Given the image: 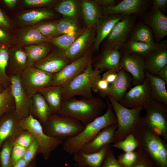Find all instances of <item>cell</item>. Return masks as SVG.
Instances as JSON below:
<instances>
[{"mask_svg": "<svg viewBox=\"0 0 167 167\" xmlns=\"http://www.w3.org/2000/svg\"><path fill=\"white\" fill-rule=\"evenodd\" d=\"M107 109L103 115L99 116L85 125L83 130L76 135L64 140L63 150L70 154L79 151L86 143L92 140L105 127L117 122L115 114L107 98Z\"/></svg>", "mask_w": 167, "mask_h": 167, "instance_id": "obj_1", "label": "cell"}, {"mask_svg": "<svg viewBox=\"0 0 167 167\" xmlns=\"http://www.w3.org/2000/svg\"><path fill=\"white\" fill-rule=\"evenodd\" d=\"M106 107L104 101L98 97L80 100L73 97L62 101L57 113L73 118L86 125L100 116Z\"/></svg>", "mask_w": 167, "mask_h": 167, "instance_id": "obj_2", "label": "cell"}, {"mask_svg": "<svg viewBox=\"0 0 167 167\" xmlns=\"http://www.w3.org/2000/svg\"><path fill=\"white\" fill-rule=\"evenodd\" d=\"M133 134L138 142L137 148L144 152L158 167H167V142L139 125Z\"/></svg>", "mask_w": 167, "mask_h": 167, "instance_id": "obj_3", "label": "cell"}, {"mask_svg": "<svg viewBox=\"0 0 167 167\" xmlns=\"http://www.w3.org/2000/svg\"><path fill=\"white\" fill-rule=\"evenodd\" d=\"M106 96L114 110L118 125L114 134L113 143L123 140L130 134L133 133L138 125L141 113L144 107L139 106L128 108L110 96Z\"/></svg>", "mask_w": 167, "mask_h": 167, "instance_id": "obj_4", "label": "cell"}, {"mask_svg": "<svg viewBox=\"0 0 167 167\" xmlns=\"http://www.w3.org/2000/svg\"><path fill=\"white\" fill-rule=\"evenodd\" d=\"M146 113L138 125L167 142V105L151 98L144 106Z\"/></svg>", "mask_w": 167, "mask_h": 167, "instance_id": "obj_5", "label": "cell"}, {"mask_svg": "<svg viewBox=\"0 0 167 167\" xmlns=\"http://www.w3.org/2000/svg\"><path fill=\"white\" fill-rule=\"evenodd\" d=\"M100 71L94 70L90 62L86 69L70 83L62 87V100L65 101L77 96L89 99L94 97L92 88L101 76Z\"/></svg>", "mask_w": 167, "mask_h": 167, "instance_id": "obj_6", "label": "cell"}, {"mask_svg": "<svg viewBox=\"0 0 167 167\" xmlns=\"http://www.w3.org/2000/svg\"><path fill=\"white\" fill-rule=\"evenodd\" d=\"M18 125L23 130H27L34 136L39 145L37 153L41 154L46 161L51 153L64 141L58 138L50 136L43 130L40 122L31 114L28 117L17 121Z\"/></svg>", "mask_w": 167, "mask_h": 167, "instance_id": "obj_7", "label": "cell"}, {"mask_svg": "<svg viewBox=\"0 0 167 167\" xmlns=\"http://www.w3.org/2000/svg\"><path fill=\"white\" fill-rule=\"evenodd\" d=\"M52 113L49 117L45 132L48 135L64 141L74 137L84 129L85 125L71 117Z\"/></svg>", "mask_w": 167, "mask_h": 167, "instance_id": "obj_8", "label": "cell"}, {"mask_svg": "<svg viewBox=\"0 0 167 167\" xmlns=\"http://www.w3.org/2000/svg\"><path fill=\"white\" fill-rule=\"evenodd\" d=\"M54 74L33 66L27 67L20 75L22 86L32 97L39 90L51 85Z\"/></svg>", "mask_w": 167, "mask_h": 167, "instance_id": "obj_9", "label": "cell"}, {"mask_svg": "<svg viewBox=\"0 0 167 167\" xmlns=\"http://www.w3.org/2000/svg\"><path fill=\"white\" fill-rule=\"evenodd\" d=\"M136 20L134 15H130L118 21L105 39L104 48L121 49L127 41Z\"/></svg>", "mask_w": 167, "mask_h": 167, "instance_id": "obj_10", "label": "cell"}, {"mask_svg": "<svg viewBox=\"0 0 167 167\" xmlns=\"http://www.w3.org/2000/svg\"><path fill=\"white\" fill-rule=\"evenodd\" d=\"M9 77L10 86L15 104L13 113L18 120L31 114L32 97L23 88L20 81V75H13Z\"/></svg>", "mask_w": 167, "mask_h": 167, "instance_id": "obj_11", "label": "cell"}, {"mask_svg": "<svg viewBox=\"0 0 167 167\" xmlns=\"http://www.w3.org/2000/svg\"><path fill=\"white\" fill-rule=\"evenodd\" d=\"M92 51L88 50L82 56L70 63L54 74L51 85L64 87L83 72L91 62Z\"/></svg>", "mask_w": 167, "mask_h": 167, "instance_id": "obj_12", "label": "cell"}, {"mask_svg": "<svg viewBox=\"0 0 167 167\" xmlns=\"http://www.w3.org/2000/svg\"><path fill=\"white\" fill-rule=\"evenodd\" d=\"M152 98L148 81L145 78L141 84L135 86L123 96L119 102L129 108L143 107Z\"/></svg>", "mask_w": 167, "mask_h": 167, "instance_id": "obj_13", "label": "cell"}, {"mask_svg": "<svg viewBox=\"0 0 167 167\" xmlns=\"http://www.w3.org/2000/svg\"><path fill=\"white\" fill-rule=\"evenodd\" d=\"M120 68L132 76V83L135 86L141 84L145 78L144 58L135 54L122 53Z\"/></svg>", "mask_w": 167, "mask_h": 167, "instance_id": "obj_14", "label": "cell"}, {"mask_svg": "<svg viewBox=\"0 0 167 167\" xmlns=\"http://www.w3.org/2000/svg\"><path fill=\"white\" fill-rule=\"evenodd\" d=\"M148 0H123L116 5L102 7L103 15L119 14L124 15H135L145 11L149 6Z\"/></svg>", "mask_w": 167, "mask_h": 167, "instance_id": "obj_15", "label": "cell"}, {"mask_svg": "<svg viewBox=\"0 0 167 167\" xmlns=\"http://www.w3.org/2000/svg\"><path fill=\"white\" fill-rule=\"evenodd\" d=\"M96 35L95 29L87 28L75 40L64 53L68 59L71 62L82 56L89 49L94 43Z\"/></svg>", "mask_w": 167, "mask_h": 167, "instance_id": "obj_16", "label": "cell"}, {"mask_svg": "<svg viewBox=\"0 0 167 167\" xmlns=\"http://www.w3.org/2000/svg\"><path fill=\"white\" fill-rule=\"evenodd\" d=\"M70 62L64 52L58 48L50 52L32 66L54 74L60 71Z\"/></svg>", "mask_w": 167, "mask_h": 167, "instance_id": "obj_17", "label": "cell"}, {"mask_svg": "<svg viewBox=\"0 0 167 167\" xmlns=\"http://www.w3.org/2000/svg\"><path fill=\"white\" fill-rule=\"evenodd\" d=\"M118 126L116 123L105 127L92 140L84 145L79 150L85 153H93L107 145L113 143Z\"/></svg>", "mask_w": 167, "mask_h": 167, "instance_id": "obj_18", "label": "cell"}, {"mask_svg": "<svg viewBox=\"0 0 167 167\" xmlns=\"http://www.w3.org/2000/svg\"><path fill=\"white\" fill-rule=\"evenodd\" d=\"M125 15L119 14L103 15L97 22L93 49L97 51L101 42L107 37L115 25Z\"/></svg>", "mask_w": 167, "mask_h": 167, "instance_id": "obj_19", "label": "cell"}, {"mask_svg": "<svg viewBox=\"0 0 167 167\" xmlns=\"http://www.w3.org/2000/svg\"><path fill=\"white\" fill-rule=\"evenodd\" d=\"M144 60L145 70L152 75H157L159 71L167 65L166 43L159 44L158 47Z\"/></svg>", "mask_w": 167, "mask_h": 167, "instance_id": "obj_20", "label": "cell"}, {"mask_svg": "<svg viewBox=\"0 0 167 167\" xmlns=\"http://www.w3.org/2000/svg\"><path fill=\"white\" fill-rule=\"evenodd\" d=\"M111 148L110 144H108L93 153H85L79 150L73 154V159L78 165L100 167Z\"/></svg>", "mask_w": 167, "mask_h": 167, "instance_id": "obj_21", "label": "cell"}, {"mask_svg": "<svg viewBox=\"0 0 167 167\" xmlns=\"http://www.w3.org/2000/svg\"><path fill=\"white\" fill-rule=\"evenodd\" d=\"M152 9L144 23L152 29L155 39L159 41L167 34V16L161 10Z\"/></svg>", "mask_w": 167, "mask_h": 167, "instance_id": "obj_22", "label": "cell"}, {"mask_svg": "<svg viewBox=\"0 0 167 167\" xmlns=\"http://www.w3.org/2000/svg\"><path fill=\"white\" fill-rule=\"evenodd\" d=\"M132 83V78L129 73L121 68L116 78L109 85L104 97L109 95L119 102L131 87Z\"/></svg>", "mask_w": 167, "mask_h": 167, "instance_id": "obj_23", "label": "cell"}, {"mask_svg": "<svg viewBox=\"0 0 167 167\" xmlns=\"http://www.w3.org/2000/svg\"><path fill=\"white\" fill-rule=\"evenodd\" d=\"M122 53L119 50L104 48L95 63L93 69L101 72L105 70L115 69L119 71Z\"/></svg>", "mask_w": 167, "mask_h": 167, "instance_id": "obj_24", "label": "cell"}, {"mask_svg": "<svg viewBox=\"0 0 167 167\" xmlns=\"http://www.w3.org/2000/svg\"><path fill=\"white\" fill-rule=\"evenodd\" d=\"M82 16L87 28L95 29L96 24L102 17V7L96 0H83L80 2Z\"/></svg>", "mask_w": 167, "mask_h": 167, "instance_id": "obj_25", "label": "cell"}, {"mask_svg": "<svg viewBox=\"0 0 167 167\" xmlns=\"http://www.w3.org/2000/svg\"><path fill=\"white\" fill-rule=\"evenodd\" d=\"M149 82L150 95L154 100L167 105V91L165 82L157 75L145 71Z\"/></svg>", "mask_w": 167, "mask_h": 167, "instance_id": "obj_26", "label": "cell"}, {"mask_svg": "<svg viewBox=\"0 0 167 167\" xmlns=\"http://www.w3.org/2000/svg\"><path fill=\"white\" fill-rule=\"evenodd\" d=\"M37 92L44 97L52 113L58 112L62 101V87L50 85L39 90Z\"/></svg>", "mask_w": 167, "mask_h": 167, "instance_id": "obj_27", "label": "cell"}, {"mask_svg": "<svg viewBox=\"0 0 167 167\" xmlns=\"http://www.w3.org/2000/svg\"><path fill=\"white\" fill-rule=\"evenodd\" d=\"M17 121L13 112L0 119V148L8 138L23 130L18 125Z\"/></svg>", "mask_w": 167, "mask_h": 167, "instance_id": "obj_28", "label": "cell"}, {"mask_svg": "<svg viewBox=\"0 0 167 167\" xmlns=\"http://www.w3.org/2000/svg\"><path fill=\"white\" fill-rule=\"evenodd\" d=\"M32 113L45 125L48 118L52 113L44 97L38 92L32 97L31 114Z\"/></svg>", "mask_w": 167, "mask_h": 167, "instance_id": "obj_29", "label": "cell"}, {"mask_svg": "<svg viewBox=\"0 0 167 167\" xmlns=\"http://www.w3.org/2000/svg\"><path fill=\"white\" fill-rule=\"evenodd\" d=\"M28 56L24 49L21 48L9 49L8 64L13 70V75H20L26 67Z\"/></svg>", "mask_w": 167, "mask_h": 167, "instance_id": "obj_30", "label": "cell"}, {"mask_svg": "<svg viewBox=\"0 0 167 167\" xmlns=\"http://www.w3.org/2000/svg\"><path fill=\"white\" fill-rule=\"evenodd\" d=\"M159 44H147L130 40L127 41L123 45L121 53L139 55L143 58L154 51L159 46Z\"/></svg>", "mask_w": 167, "mask_h": 167, "instance_id": "obj_31", "label": "cell"}, {"mask_svg": "<svg viewBox=\"0 0 167 167\" xmlns=\"http://www.w3.org/2000/svg\"><path fill=\"white\" fill-rule=\"evenodd\" d=\"M18 41L20 44L25 46L51 42L52 39L44 36L33 28L21 32L19 36Z\"/></svg>", "mask_w": 167, "mask_h": 167, "instance_id": "obj_32", "label": "cell"}, {"mask_svg": "<svg viewBox=\"0 0 167 167\" xmlns=\"http://www.w3.org/2000/svg\"><path fill=\"white\" fill-rule=\"evenodd\" d=\"M24 49L28 56L26 67L32 66L50 52V46L46 43L24 46Z\"/></svg>", "mask_w": 167, "mask_h": 167, "instance_id": "obj_33", "label": "cell"}, {"mask_svg": "<svg viewBox=\"0 0 167 167\" xmlns=\"http://www.w3.org/2000/svg\"><path fill=\"white\" fill-rule=\"evenodd\" d=\"M54 16L51 11L45 10H33L23 12L18 17L20 22L25 25H32Z\"/></svg>", "mask_w": 167, "mask_h": 167, "instance_id": "obj_34", "label": "cell"}, {"mask_svg": "<svg viewBox=\"0 0 167 167\" xmlns=\"http://www.w3.org/2000/svg\"><path fill=\"white\" fill-rule=\"evenodd\" d=\"M129 39L130 40L147 44H154L153 34L152 29L145 23L137 26L131 32Z\"/></svg>", "mask_w": 167, "mask_h": 167, "instance_id": "obj_35", "label": "cell"}, {"mask_svg": "<svg viewBox=\"0 0 167 167\" xmlns=\"http://www.w3.org/2000/svg\"><path fill=\"white\" fill-rule=\"evenodd\" d=\"M9 58V47L0 45V84L5 89L11 84L9 77L6 72Z\"/></svg>", "mask_w": 167, "mask_h": 167, "instance_id": "obj_36", "label": "cell"}, {"mask_svg": "<svg viewBox=\"0 0 167 167\" xmlns=\"http://www.w3.org/2000/svg\"><path fill=\"white\" fill-rule=\"evenodd\" d=\"M78 5L75 0H65L61 1L55 7V10L64 17L77 21Z\"/></svg>", "mask_w": 167, "mask_h": 167, "instance_id": "obj_37", "label": "cell"}, {"mask_svg": "<svg viewBox=\"0 0 167 167\" xmlns=\"http://www.w3.org/2000/svg\"><path fill=\"white\" fill-rule=\"evenodd\" d=\"M84 30L80 29L75 32L59 36L52 39L51 42L64 52L71 46Z\"/></svg>", "mask_w": 167, "mask_h": 167, "instance_id": "obj_38", "label": "cell"}, {"mask_svg": "<svg viewBox=\"0 0 167 167\" xmlns=\"http://www.w3.org/2000/svg\"><path fill=\"white\" fill-rule=\"evenodd\" d=\"M19 133L9 137L2 144L0 152L1 167H11V159L13 148L15 139Z\"/></svg>", "mask_w": 167, "mask_h": 167, "instance_id": "obj_39", "label": "cell"}, {"mask_svg": "<svg viewBox=\"0 0 167 167\" xmlns=\"http://www.w3.org/2000/svg\"><path fill=\"white\" fill-rule=\"evenodd\" d=\"M111 146L120 149L124 152L136 150L139 146L137 139L133 134H131L123 140L110 144Z\"/></svg>", "mask_w": 167, "mask_h": 167, "instance_id": "obj_40", "label": "cell"}, {"mask_svg": "<svg viewBox=\"0 0 167 167\" xmlns=\"http://www.w3.org/2000/svg\"><path fill=\"white\" fill-rule=\"evenodd\" d=\"M57 28L60 34H65L79 30L77 21L64 17L57 22Z\"/></svg>", "mask_w": 167, "mask_h": 167, "instance_id": "obj_41", "label": "cell"}, {"mask_svg": "<svg viewBox=\"0 0 167 167\" xmlns=\"http://www.w3.org/2000/svg\"><path fill=\"white\" fill-rule=\"evenodd\" d=\"M14 103L10 86L0 93V117L9 110Z\"/></svg>", "mask_w": 167, "mask_h": 167, "instance_id": "obj_42", "label": "cell"}, {"mask_svg": "<svg viewBox=\"0 0 167 167\" xmlns=\"http://www.w3.org/2000/svg\"><path fill=\"white\" fill-rule=\"evenodd\" d=\"M43 35L53 39L59 36L57 28V22H49L43 23L34 27Z\"/></svg>", "mask_w": 167, "mask_h": 167, "instance_id": "obj_43", "label": "cell"}, {"mask_svg": "<svg viewBox=\"0 0 167 167\" xmlns=\"http://www.w3.org/2000/svg\"><path fill=\"white\" fill-rule=\"evenodd\" d=\"M139 155L138 150L124 152L118 155L117 160L122 167H133L137 161Z\"/></svg>", "mask_w": 167, "mask_h": 167, "instance_id": "obj_44", "label": "cell"}, {"mask_svg": "<svg viewBox=\"0 0 167 167\" xmlns=\"http://www.w3.org/2000/svg\"><path fill=\"white\" fill-rule=\"evenodd\" d=\"M33 135L29 131L23 130L16 136L15 143L27 148L35 140Z\"/></svg>", "mask_w": 167, "mask_h": 167, "instance_id": "obj_45", "label": "cell"}, {"mask_svg": "<svg viewBox=\"0 0 167 167\" xmlns=\"http://www.w3.org/2000/svg\"><path fill=\"white\" fill-rule=\"evenodd\" d=\"M26 149V148L14 143L11 156V167L23 158Z\"/></svg>", "mask_w": 167, "mask_h": 167, "instance_id": "obj_46", "label": "cell"}, {"mask_svg": "<svg viewBox=\"0 0 167 167\" xmlns=\"http://www.w3.org/2000/svg\"><path fill=\"white\" fill-rule=\"evenodd\" d=\"M139 155L138 159L133 167H152L153 162L148 156L143 151L137 148Z\"/></svg>", "mask_w": 167, "mask_h": 167, "instance_id": "obj_47", "label": "cell"}, {"mask_svg": "<svg viewBox=\"0 0 167 167\" xmlns=\"http://www.w3.org/2000/svg\"><path fill=\"white\" fill-rule=\"evenodd\" d=\"M39 145L37 142L35 140L27 148L23 159L29 164L33 160L36 154L37 153Z\"/></svg>", "mask_w": 167, "mask_h": 167, "instance_id": "obj_48", "label": "cell"}, {"mask_svg": "<svg viewBox=\"0 0 167 167\" xmlns=\"http://www.w3.org/2000/svg\"><path fill=\"white\" fill-rule=\"evenodd\" d=\"M105 80L101 79V77L97 79L94 83L92 91L98 92L101 96L104 97L105 93L107 91L109 85Z\"/></svg>", "mask_w": 167, "mask_h": 167, "instance_id": "obj_49", "label": "cell"}, {"mask_svg": "<svg viewBox=\"0 0 167 167\" xmlns=\"http://www.w3.org/2000/svg\"><path fill=\"white\" fill-rule=\"evenodd\" d=\"M100 167H122L115 156L111 148L109 152Z\"/></svg>", "mask_w": 167, "mask_h": 167, "instance_id": "obj_50", "label": "cell"}, {"mask_svg": "<svg viewBox=\"0 0 167 167\" xmlns=\"http://www.w3.org/2000/svg\"><path fill=\"white\" fill-rule=\"evenodd\" d=\"M24 3L30 7H40L49 6L56 2L54 0H24Z\"/></svg>", "mask_w": 167, "mask_h": 167, "instance_id": "obj_51", "label": "cell"}, {"mask_svg": "<svg viewBox=\"0 0 167 167\" xmlns=\"http://www.w3.org/2000/svg\"><path fill=\"white\" fill-rule=\"evenodd\" d=\"M11 41V37L7 30L0 27V45L9 47Z\"/></svg>", "mask_w": 167, "mask_h": 167, "instance_id": "obj_52", "label": "cell"}, {"mask_svg": "<svg viewBox=\"0 0 167 167\" xmlns=\"http://www.w3.org/2000/svg\"><path fill=\"white\" fill-rule=\"evenodd\" d=\"M119 71L115 69H109L102 75L101 79L106 81L110 84L115 80Z\"/></svg>", "mask_w": 167, "mask_h": 167, "instance_id": "obj_53", "label": "cell"}, {"mask_svg": "<svg viewBox=\"0 0 167 167\" xmlns=\"http://www.w3.org/2000/svg\"><path fill=\"white\" fill-rule=\"evenodd\" d=\"M0 27L6 30L11 27V24L9 19L0 8Z\"/></svg>", "mask_w": 167, "mask_h": 167, "instance_id": "obj_54", "label": "cell"}, {"mask_svg": "<svg viewBox=\"0 0 167 167\" xmlns=\"http://www.w3.org/2000/svg\"><path fill=\"white\" fill-rule=\"evenodd\" d=\"M167 0H154L152 8L165 11L166 8Z\"/></svg>", "mask_w": 167, "mask_h": 167, "instance_id": "obj_55", "label": "cell"}, {"mask_svg": "<svg viewBox=\"0 0 167 167\" xmlns=\"http://www.w3.org/2000/svg\"><path fill=\"white\" fill-rule=\"evenodd\" d=\"M96 2L102 7H109L116 5L114 0H96Z\"/></svg>", "mask_w": 167, "mask_h": 167, "instance_id": "obj_56", "label": "cell"}, {"mask_svg": "<svg viewBox=\"0 0 167 167\" xmlns=\"http://www.w3.org/2000/svg\"><path fill=\"white\" fill-rule=\"evenodd\" d=\"M157 75L167 84V65L162 67L158 72Z\"/></svg>", "mask_w": 167, "mask_h": 167, "instance_id": "obj_57", "label": "cell"}, {"mask_svg": "<svg viewBox=\"0 0 167 167\" xmlns=\"http://www.w3.org/2000/svg\"><path fill=\"white\" fill-rule=\"evenodd\" d=\"M29 164L23 158L16 162L11 167H27Z\"/></svg>", "mask_w": 167, "mask_h": 167, "instance_id": "obj_58", "label": "cell"}, {"mask_svg": "<svg viewBox=\"0 0 167 167\" xmlns=\"http://www.w3.org/2000/svg\"><path fill=\"white\" fill-rule=\"evenodd\" d=\"M3 1L6 6L11 8L15 6L18 1L17 0H4Z\"/></svg>", "mask_w": 167, "mask_h": 167, "instance_id": "obj_59", "label": "cell"}, {"mask_svg": "<svg viewBox=\"0 0 167 167\" xmlns=\"http://www.w3.org/2000/svg\"><path fill=\"white\" fill-rule=\"evenodd\" d=\"M27 167H36L33 160L28 164Z\"/></svg>", "mask_w": 167, "mask_h": 167, "instance_id": "obj_60", "label": "cell"}, {"mask_svg": "<svg viewBox=\"0 0 167 167\" xmlns=\"http://www.w3.org/2000/svg\"><path fill=\"white\" fill-rule=\"evenodd\" d=\"M4 89L2 87L0 84V93L3 92Z\"/></svg>", "mask_w": 167, "mask_h": 167, "instance_id": "obj_61", "label": "cell"}, {"mask_svg": "<svg viewBox=\"0 0 167 167\" xmlns=\"http://www.w3.org/2000/svg\"><path fill=\"white\" fill-rule=\"evenodd\" d=\"M152 167H158L157 166L153 163Z\"/></svg>", "mask_w": 167, "mask_h": 167, "instance_id": "obj_62", "label": "cell"}, {"mask_svg": "<svg viewBox=\"0 0 167 167\" xmlns=\"http://www.w3.org/2000/svg\"><path fill=\"white\" fill-rule=\"evenodd\" d=\"M77 167H87L78 165Z\"/></svg>", "mask_w": 167, "mask_h": 167, "instance_id": "obj_63", "label": "cell"}, {"mask_svg": "<svg viewBox=\"0 0 167 167\" xmlns=\"http://www.w3.org/2000/svg\"></svg>", "mask_w": 167, "mask_h": 167, "instance_id": "obj_64", "label": "cell"}]
</instances>
